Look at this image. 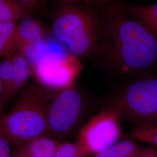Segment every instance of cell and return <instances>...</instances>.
<instances>
[{
	"instance_id": "6da1fadb",
	"label": "cell",
	"mask_w": 157,
	"mask_h": 157,
	"mask_svg": "<svg viewBox=\"0 0 157 157\" xmlns=\"http://www.w3.org/2000/svg\"><path fill=\"white\" fill-rule=\"evenodd\" d=\"M95 56L118 75L147 74L157 67V37L129 15L119 0L101 8Z\"/></svg>"
},
{
	"instance_id": "7a4b0ae2",
	"label": "cell",
	"mask_w": 157,
	"mask_h": 157,
	"mask_svg": "<svg viewBox=\"0 0 157 157\" xmlns=\"http://www.w3.org/2000/svg\"><path fill=\"white\" fill-rule=\"evenodd\" d=\"M101 8L82 5H61L51 21L54 39L79 59L95 56Z\"/></svg>"
},
{
	"instance_id": "3957f363",
	"label": "cell",
	"mask_w": 157,
	"mask_h": 157,
	"mask_svg": "<svg viewBox=\"0 0 157 157\" xmlns=\"http://www.w3.org/2000/svg\"><path fill=\"white\" fill-rule=\"evenodd\" d=\"M39 83L29 86L0 122V135L15 147L48 135V97Z\"/></svg>"
},
{
	"instance_id": "277c9868",
	"label": "cell",
	"mask_w": 157,
	"mask_h": 157,
	"mask_svg": "<svg viewBox=\"0 0 157 157\" xmlns=\"http://www.w3.org/2000/svg\"><path fill=\"white\" fill-rule=\"evenodd\" d=\"M115 107L136 124H157V78L146 77L132 82L118 97Z\"/></svg>"
},
{
	"instance_id": "5b68a950",
	"label": "cell",
	"mask_w": 157,
	"mask_h": 157,
	"mask_svg": "<svg viewBox=\"0 0 157 157\" xmlns=\"http://www.w3.org/2000/svg\"><path fill=\"white\" fill-rule=\"evenodd\" d=\"M83 70V66L77 57L68 51L52 50L48 46L32 69V75L45 89L59 91L73 86Z\"/></svg>"
},
{
	"instance_id": "8992f818",
	"label": "cell",
	"mask_w": 157,
	"mask_h": 157,
	"mask_svg": "<svg viewBox=\"0 0 157 157\" xmlns=\"http://www.w3.org/2000/svg\"><path fill=\"white\" fill-rule=\"evenodd\" d=\"M84 108L83 95L74 85L58 91L48 108V135L56 140L68 137L78 127Z\"/></svg>"
},
{
	"instance_id": "52a82bcc",
	"label": "cell",
	"mask_w": 157,
	"mask_h": 157,
	"mask_svg": "<svg viewBox=\"0 0 157 157\" xmlns=\"http://www.w3.org/2000/svg\"><path fill=\"white\" fill-rule=\"evenodd\" d=\"M122 118L121 113L115 106L99 112L80 129L76 143L88 156L104 151L121 139Z\"/></svg>"
},
{
	"instance_id": "ba28073f",
	"label": "cell",
	"mask_w": 157,
	"mask_h": 157,
	"mask_svg": "<svg viewBox=\"0 0 157 157\" xmlns=\"http://www.w3.org/2000/svg\"><path fill=\"white\" fill-rule=\"evenodd\" d=\"M47 34L41 23L32 15L17 23V50L28 59L31 71L47 50Z\"/></svg>"
},
{
	"instance_id": "9c48e42d",
	"label": "cell",
	"mask_w": 157,
	"mask_h": 157,
	"mask_svg": "<svg viewBox=\"0 0 157 157\" xmlns=\"http://www.w3.org/2000/svg\"><path fill=\"white\" fill-rule=\"evenodd\" d=\"M125 10L133 18L140 23L157 37V3L139 5L124 2Z\"/></svg>"
},
{
	"instance_id": "30bf717a",
	"label": "cell",
	"mask_w": 157,
	"mask_h": 157,
	"mask_svg": "<svg viewBox=\"0 0 157 157\" xmlns=\"http://www.w3.org/2000/svg\"><path fill=\"white\" fill-rule=\"evenodd\" d=\"M11 59L14 70V82L12 90V98L23 89L30 75L31 67L26 57L18 51L8 56Z\"/></svg>"
},
{
	"instance_id": "8fae6325",
	"label": "cell",
	"mask_w": 157,
	"mask_h": 157,
	"mask_svg": "<svg viewBox=\"0 0 157 157\" xmlns=\"http://www.w3.org/2000/svg\"><path fill=\"white\" fill-rule=\"evenodd\" d=\"M58 142L49 136L37 137L23 145L31 157H54Z\"/></svg>"
},
{
	"instance_id": "7c38bea8",
	"label": "cell",
	"mask_w": 157,
	"mask_h": 157,
	"mask_svg": "<svg viewBox=\"0 0 157 157\" xmlns=\"http://www.w3.org/2000/svg\"><path fill=\"white\" fill-rule=\"evenodd\" d=\"M17 22L0 23V58H7L17 51Z\"/></svg>"
},
{
	"instance_id": "4fadbf2b",
	"label": "cell",
	"mask_w": 157,
	"mask_h": 157,
	"mask_svg": "<svg viewBox=\"0 0 157 157\" xmlns=\"http://www.w3.org/2000/svg\"><path fill=\"white\" fill-rule=\"evenodd\" d=\"M141 148L137 141L131 139L118 141L92 157H136Z\"/></svg>"
},
{
	"instance_id": "5bb4252c",
	"label": "cell",
	"mask_w": 157,
	"mask_h": 157,
	"mask_svg": "<svg viewBox=\"0 0 157 157\" xmlns=\"http://www.w3.org/2000/svg\"><path fill=\"white\" fill-rule=\"evenodd\" d=\"M30 15L31 11L17 0H0V23H18Z\"/></svg>"
},
{
	"instance_id": "9a60e30c",
	"label": "cell",
	"mask_w": 157,
	"mask_h": 157,
	"mask_svg": "<svg viewBox=\"0 0 157 157\" xmlns=\"http://www.w3.org/2000/svg\"><path fill=\"white\" fill-rule=\"evenodd\" d=\"M14 82V70L10 57L4 58L0 62V82L1 85V97L0 104L12 98V90Z\"/></svg>"
},
{
	"instance_id": "2e32d148",
	"label": "cell",
	"mask_w": 157,
	"mask_h": 157,
	"mask_svg": "<svg viewBox=\"0 0 157 157\" xmlns=\"http://www.w3.org/2000/svg\"><path fill=\"white\" fill-rule=\"evenodd\" d=\"M129 137L137 142L157 147V124H136L132 129Z\"/></svg>"
},
{
	"instance_id": "e0dca14e",
	"label": "cell",
	"mask_w": 157,
	"mask_h": 157,
	"mask_svg": "<svg viewBox=\"0 0 157 157\" xmlns=\"http://www.w3.org/2000/svg\"><path fill=\"white\" fill-rule=\"evenodd\" d=\"M89 157L80 146L75 143L63 142L59 143L54 157Z\"/></svg>"
},
{
	"instance_id": "ac0fdd59",
	"label": "cell",
	"mask_w": 157,
	"mask_h": 157,
	"mask_svg": "<svg viewBox=\"0 0 157 157\" xmlns=\"http://www.w3.org/2000/svg\"><path fill=\"white\" fill-rule=\"evenodd\" d=\"M59 6L82 5L103 8L112 4L119 0H54Z\"/></svg>"
},
{
	"instance_id": "d6986e66",
	"label": "cell",
	"mask_w": 157,
	"mask_h": 157,
	"mask_svg": "<svg viewBox=\"0 0 157 157\" xmlns=\"http://www.w3.org/2000/svg\"><path fill=\"white\" fill-rule=\"evenodd\" d=\"M10 143L0 135V157H11Z\"/></svg>"
},
{
	"instance_id": "ffe728a7",
	"label": "cell",
	"mask_w": 157,
	"mask_h": 157,
	"mask_svg": "<svg viewBox=\"0 0 157 157\" xmlns=\"http://www.w3.org/2000/svg\"><path fill=\"white\" fill-rule=\"evenodd\" d=\"M29 11L37 10L41 5L43 0H17Z\"/></svg>"
},
{
	"instance_id": "44dd1931",
	"label": "cell",
	"mask_w": 157,
	"mask_h": 157,
	"mask_svg": "<svg viewBox=\"0 0 157 157\" xmlns=\"http://www.w3.org/2000/svg\"><path fill=\"white\" fill-rule=\"evenodd\" d=\"M136 157H157V151L153 147H142Z\"/></svg>"
},
{
	"instance_id": "7402d4cb",
	"label": "cell",
	"mask_w": 157,
	"mask_h": 157,
	"mask_svg": "<svg viewBox=\"0 0 157 157\" xmlns=\"http://www.w3.org/2000/svg\"><path fill=\"white\" fill-rule=\"evenodd\" d=\"M11 157H31L23 146L16 147L15 149L12 152Z\"/></svg>"
},
{
	"instance_id": "603a6c76",
	"label": "cell",
	"mask_w": 157,
	"mask_h": 157,
	"mask_svg": "<svg viewBox=\"0 0 157 157\" xmlns=\"http://www.w3.org/2000/svg\"><path fill=\"white\" fill-rule=\"evenodd\" d=\"M1 85L0 82V102H1Z\"/></svg>"
}]
</instances>
